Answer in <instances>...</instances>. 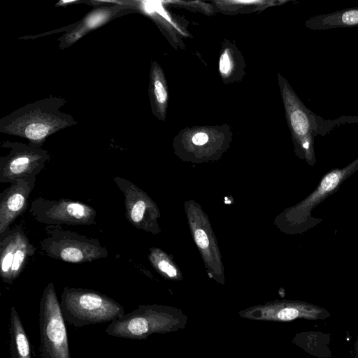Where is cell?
I'll return each instance as SVG.
<instances>
[{
	"label": "cell",
	"mask_w": 358,
	"mask_h": 358,
	"mask_svg": "<svg viewBox=\"0 0 358 358\" xmlns=\"http://www.w3.org/2000/svg\"><path fill=\"white\" fill-rule=\"evenodd\" d=\"M66 103L64 98L51 96L27 103L0 119V132L41 148L50 136L78 124L72 115L60 110Z\"/></svg>",
	"instance_id": "6da1fadb"
},
{
	"label": "cell",
	"mask_w": 358,
	"mask_h": 358,
	"mask_svg": "<svg viewBox=\"0 0 358 358\" xmlns=\"http://www.w3.org/2000/svg\"><path fill=\"white\" fill-rule=\"evenodd\" d=\"M187 315L180 309L162 305H141L106 327L110 336L144 340L154 334L175 332L185 328Z\"/></svg>",
	"instance_id": "7a4b0ae2"
},
{
	"label": "cell",
	"mask_w": 358,
	"mask_h": 358,
	"mask_svg": "<svg viewBox=\"0 0 358 358\" xmlns=\"http://www.w3.org/2000/svg\"><path fill=\"white\" fill-rule=\"evenodd\" d=\"M60 305L65 321L76 327L112 322L125 315L123 306L117 301L85 288L64 287Z\"/></svg>",
	"instance_id": "3957f363"
},
{
	"label": "cell",
	"mask_w": 358,
	"mask_h": 358,
	"mask_svg": "<svg viewBox=\"0 0 358 358\" xmlns=\"http://www.w3.org/2000/svg\"><path fill=\"white\" fill-rule=\"evenodd\" d=\"M39 247L48 257L68 263L81 264L107 257L108 252L95 238L64 230L58 225H48Z\"/></svg>",
	"instance_id": "277c9868"
},
{
	"label": "cell",
	"mask_w": 358,
	"mask_h": 358,
	"mask_svg": "<svg viewBox=\"0 0 358 358\" xmlns=\"http://www.w3.org/2000/svg\"><path fill=\"white\" fill-rule=\"evenodd\" d=\"M65 322L54 284L49 282L39 301L41 357L71 358Z\"/></svg>",
	"instance_id": "5b68a950"
},
{
	"label": "cell",
	"mask_w": 358,
	"mask_h": 358,
	"mask_svg": "<svg viewBox=\"0 0 358 358\" xmlns=\"http://www.w3.org/2000/svg\"><path fill=\"white\" fill-rule=\"evenodd\" d=\"M287 96L289 124L296 141L302 150L303 157L310 166L316 162L314 139L317 135L324 136L345 117L326 120L306 108L293 94Z\"/></svg>",
	"instance_id": "8992f818"
},
{
	"label": "cell",
	"mask_w": 358,
	"mask_h": 358,
	"mask_svg": "<svg viewBox=\"0 0 358 358\" xmlns=\"http://www.w3.org/2000/svg\"><path fill=\"white\" fill-rule=\"evenodd\" d=\"M29 213L37 222L48 225H92L96 211L85 203L61 199L52 200L41 196L34 199Z\"/></svg>",
	"instance_id": "52a82bcc"
},
{
	"label": "cell",
	"mask_w": 358,
	"mask_h": 358,
	"mask_svg": "<svg viewBox=\"0 0 358 358\" xmlns=\"http://www.w3.org/2000/svg\"><path fill=\"white\" fill-rule=\"evenodd\" d=\"M1 148L9 150L0 158V182L11 183L18 178L36 176L50 159L49 152L36 146L18 141H6Z\"/></svg>",
	"instance_id": "ba28073f"
},
{
	"label": "cell",
	"mask_w": 358,
	"mask_h": 358,
	"mask_svg": "<svg viewBox=\"0 0 358 358\" xmlns=\"http://www.w3.org/2000/svg\"><path fill=\"white\" fill-rule=\"evenodd\" d=\"M36 247L21 226L0 234V275L3 282L12 284L22 272Z\"/></svg>",
	"instance_id": "9c48e42d"
},
{
	"label": "cell",
	"mask_w": 358,
	"mask_h": 358,
	"mask_svg": "<svg viewBox=\"0 0 358 358\" xmlns=\"http://www.w3.org/2000/svg\"><path fill=\"white\" fill-rule=\"evenodd\" d=\"M36 179L34 176L18 178L0 194V234L27 210Z\"/></svg>",
	"instance_id": "30bf717a"
},
{
	"label": "cell",
	"mask_w": 358,
	"mask_h": 358,
	"mask_svg": "<svg viewBox=\"0 0 358 358\" xmlns=\"http://www.w3.org/2000/svg\"><path fill=\"white\" fill-rule=\"evenodd\" d=\"M358 171V157L350 164L341 169H334L326 173L320 181L317 187L299 206V215L301 222H308V217L313 220L315 224L319 223V219L313 218L312 211L324 199L335 193L342 183L351 175Z\"/></svg>",
	"instance_id": "8fae6325"
},
{
	"label": "cell",
	"mask_w": 358,
	"mask_h": 358,
	"mask_svg": "<svg viewBox=\"0 0 358 358\" xmlns=\"http://www.w3.org/2000/svg\"><path fill=\"white\" fill-rule=\"evenodd\" d=\"M116 185L124 197L125 217L137 228H145L148 216L149 201L143 192L130 180L120 176L113 178Z\"/></svg>",
	"instance_id": "7c38bea8"
},
{
	"label": "cell",
	"mask_w": 358,
	"mask_h": 358,
	"mask_svg": "<svg viewBox=\"0 0 358 358\" xmlns=\"http://www.w3.org/2000/svg\"><path fill=\"white\" fill-rule=\"evenodd\" d=\"M128 8H131V7L114 5L109 7H100L91 10L76 24L77 26L74 29L59 38L60 48L63 49L73 44L88 32L106 23L117 13Z\"/></svg>",
	"instance_id": "4fadbf2b"
},
{
	"label": "cell",
	"mask_w": 358,
	"mask_h": 358,
	"mask_svg": "<svg viewBox=\"0 0 358 358\" xmlns=\"http://www.w3.org/2000/svg\"><path fill=\"white\" fill-rule=\"evenodd\" d=\"M311 30H326L358 26V7L310 17L306 22Z\"/></svg>",
	"instance_id": "5bb4252c"
},
{
	"label": "cell",
	"mask_w": 358,
	"mask_h": 358,
	"mask_svg": "<svg viewBox=\"0 0 358 358\" xmlns=\"http://www.w3.org/2000/svg\"><path fill=\"white\" fill-rule=\"evenodd\" d=\"M9 343L10 358H32L29 338L15 307L10 313Z\"/></svg>",
	"instance_id": "9a60e30c"
},
{
	"label": "cell",
	"mask_w": 358,
	"mask_h": 358,
	"mask_svg": "<svg viewBox=\"0 0 358 358\" xmlns=\"http://www.w3.org/2000/svg\"><path fill=\"white\" fill-rule=\"evenodd\" d=\"M152 95L159 108H162L167 99V93L164 86L159 71L154 69L151 77Z\"/></svg>",
	"instance_id": "2e32d148"
},
{
	"label": "cell",
	"mask_w": 358,
	"mask_h": 358,
	"mask_svg": "<svg viewBox=\"0 0 358 358\" xmlns=\"http://www.w3.org/2000/svg\"><path fill=\"white\" fill-rule=\"evenodd\" d=\"M231 69V62L227 51L222 53L220 61V71L222 74H228Z\"/></svg>",
	"instance_id": "e0dca14e"
},
{
	"label": "cell",
	"mask_w": 358,
	"mask_h": 358,
	"mask_svg": "<svg viewBox=\"0 0 358 358\" xmlns=\"http://www.w3.org/2000/svg\"><path fill=\"white\" fill-rule=\"evenodd\" d=\"M157 265L161 271L166 273L169 277H175L177 275L175 268L166 260L158 261Z\"/></svg>",
	"instance_id": "ac0fdd59"
},
{
	"label": "cell",
	"mask_w": 358,
	"mask_h": 358,
	"mask_svg": "<svg viewBox=\"0 0 358 358\" xmlns=\"http://www.w3.org/2000/svg\"><path fill=\"white\" fill-rule=\"evenodd\" d=\"M196 243L201 248H206L209 244V241L206 232L202 229H197L194 233Z\"/></svg>",
	"instance_id": "d6986e66"
},
{
	"label": "cell",
	"mask_w": 358,
	"mask_h": 358,
	"mask_svg": "<svg viewBox=\"0 0 358 358\" xmlns=\"http://www.w3.org/2000/svg\"><path fill=\"white\" fill-rule=\"evenodd\" d=\"M208 140V135L205 133H197L192 138L193 143L197 145H204Z\"/></svg>",
	"instance_id": "ffe728a7"
},
{
	"label": "cell",
	"mask_w": 358,
	"mask_h": 358,
	"mask_svg": "<svg viewBox=\"0 0 358 358\" xmlns=\"http://www.w3.org/2000/svg\"><path fill=\"white\" fill-rule=\"evenodd\" d=\"M41 358H43V357H41Z\"/></svg>",
	"instance_id": "44dd1931"
}]
</instances>
